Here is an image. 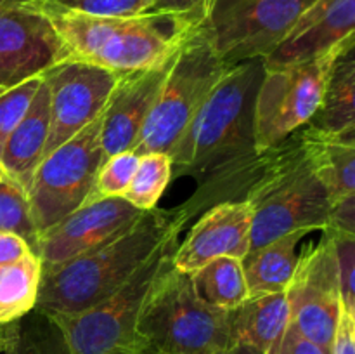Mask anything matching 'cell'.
<instances>
[{
  "label": "cell",
  "instance_id": "1",
  "mask_svg": "<svg viewBox=\"0 0 355 354\" xmlns=\"http://www.w3.org/2000/svg\"><path fill=\"white\" fill-rule=\"evenodd\" d=\"M262 76V59L229 66L170 149L172 169L198 180L187 200L198 210L243 200L259 174L263 155H257L253 113Z\"/></svg>",
  "mask_w": 355,
  "mask_h": 354
},
{
  "label": "cell",
  "instance_id": "2",
  "mask_svg": "<svg viewBox=\"0 0 355 354\" xmlns=\"http://www.w3.org/2000/svg\"><path fill=\"white\" fill-rule=\"evenodd\" d=\"M189 201L179 208H153L87 252L42 267L35 309L44 316H73L99 304L198 214Z\"/></svg>",
  "mask_w": 355,
  "mask_h": 354
},
{
  "label": "cell",
  "instance_id": "3",
  "mask_svg": "<svg viewBox=\"0 0 355 354\" xmlns=\"http://www.w3.org/2000/svg\"><path fill=\"white\" fill-rule=\"evenodd\" d=\"M68 59L90 62L123 76L172 58L198 23L165 12L132 17H94L49 12Z\"/></svg>",
  "mask_w": 355,
  "mask_h": 354
},
{
  "label": "cell",
  "instance_id": "4",
  "mask_svg": "<svg viewBox=\"0 0 355 354\" xmlns=\"http://www.w3.org/2000/svg\"><path fill=\"white\" fill-rule=\"evenodd\" d=\"M243 200L252 212V248L293 231H322L331 198L302 148L298 130L263 153Z\"/></svg>",
  "mask_w": 355,
  "mask_h": 354
},
{
  "label": "cell",
  "instance_id": "5",
  "mask_svg": "<svg viewBox=\"0 0 355 354\" xmlns=\"http://www.w3.org/2000/svg\"><path fill=\"white\" fill-rule=\"evenodd\" d=\"M139 333L148 349L159 354H222L236 344L231 311L207 304L191 274L172 264L149 292Z\"/></svg>",
  "mask_w": 355,
  "mask_h": 354
},
{
  "label": "cell",
  "instance_id": "6",
  "mask_svg": "<svg viewBox=\"0 0 355 354\" xmlns=\"http://www.w3.org/2000/svg\"><path fill=\"white\" fill-rule=\"evenodd\" d=\"M179 235L170 236L116 292L73 316H47L64 339L68 354H148L139 319L163 271L172 264Z\"/></svg>",
  "mask_w": 355,
  "mask_h": 354
},
{
  "label": "cell",
  "instance_id": "7",
  "mask_svg": "<svg viewBox=\"0 0 355 354\" xmlns=\"http://www.w3.org/2000/svg\"><path fill=\"white\" fill-rule=\"evenodd\" d=\"M229 66L196 24L177 49L172 68L132 151L139 156L146 153L168 155Z\"/></svg>",
  "mask_w": 355,
  "mask_h": 354
},
{
  "label": "cell",
  "instance_id": "8",
  "mask_svg": "<svg viewBox=\"0 0 355 354\" xmlns=\"http://www.w3.org/2000/svg\"><path fill=\"white\" fill-rule=\"evenodd\" d=\"M355 37L312 61L263 68L255 97V149L263 155L312 120L321 104L329 69Z\"/></svg>",
  "mask_w": 355,
  "mask_h": 354
},
{
  "label": "cell",
  "instance_id": "9",
  "mask_svg": "<svg viewBox=\"0 0 355 354\" xmlns=\"http://www.w3.org/2000/svg\"><path fill=\"white\" fill-rule=\"evenodd\" d=\"M101 124L103 113L49 153L38 165L28 189L38 235L85 205L92 196L97 172L104 163Z\"/></svg>",
  "mask_w": 355,
  "mask_h": 354
},
{
  "label": "cell",
  "instance_id": "10",
  "mask_svg": "<svg viewBox=\"0 0 355 354\" xmlns=\"http://www.w3.org/2000/svg\"><path fill=\"white\" fill-rule=\"evenodd\" d=\"M314 0H214L200 23L227 65L263 59Z\"/></svg>",
  "mask_w": 355,
  "mask_h": 354
},
{
  "label": "cell",
  "instance_id": "11",
  "mask_svg": "<svg viewBox=\"0 0 355 354\" xmlns=\"http://www.w3.org/2000/svg\"><path fill=\"white\" fill-rule=\"evenodd\" d=\"M120 78L110 69L76 59H66L44 73L49 89V137L44 158L103 113Z\"/></svg>",
  "mask_w": 355,
  "mask_h": 354
},
{
  "label": "cell",
  "instance_id": "12",
  "mask_svg": "<svg viewBox=\"0 0 355 354\" xmlns=\"http://www.w3.org/2000/svg\"><path fill=\"white\" fill-rule=\"evenodd\" d=\"M290 325L300 335L329 351L336 321L342 312L335 252L331 236L322 231L321 242L298 257L286 288Z\"/></svg>",
  "mask_w": 355,
  "mask_h": 354
},
{
  "label": "cell",
  "instance_id": "13",
  "mask_svg": "<svg viewBox=\"0 0 355 354\" xmlns=\"http://www.w3.org/2000/svg\"><path fill=\"white\" fill-rule=\"evenodd\" d=\"M68 58L47 14L26 2L0 0V94Z\"/></svg>",
  "mask_w": 355,
  "mask_h": 354
},
{
  "label": "cell",
  "instance_id": "14",
  "mask_svg": "<svg viewBox=\"0 0 355 354\" xmlns=\"http://www.w3.org/2000/svg\"><path fill=\"white\" fill-rule=\"evenodd\" d=\"M141 215L142 210L121 196L99 198L82 205L40 235L37 255L42 267L55 266L87 252L130 226Z\"/></svg>",
  "mask_w": 355,
  "mask_h": 354
},
{
  "label": "cell",
  "instance_id": "15",
  "mask_svg": "<svg viewBox=\"0 0 355 354\" xmlns=\"http://www.w3.org/2000/svg\"><path fill=\"white\" fill-rule=\"evenodd\" d=\"M252 246V212L245 200L218 201L189 229L173 252L172 266L193 274L218 257L245 259Z\"/></svg>",
  "mask_w": 355,
  "mask_h": 354
},
{
  "label": "cell",
  "instance_id": "16",
  "mask_svg": "<svg viewBox=\"0 0 355 354\" xmlns=\"http://www.w3.org/2000/svg\"><path fill=\"white\" fill-rule=\"evenodd\" d=\"M355 31V0H314L286 37L262 59L263 68L312 61L342 45Z\"/></svg>",
  "mask_w": 355,
  "mask_h": 354
},
{
  "label": "cell",
  "instance_id": "17",
  "mask_svg": "<svg viewBox=\"0 0 355 354\" xmlns=\"http://www.w3.org/2000/svg\"><path fill=\"white\" fill-rule=\"evenodd\" d=\"M173 56L162 65L128 73L118 80L103 111L101 148L104 160L116 153L128 151L135 144L172 68Z\"/></svg>",
  "mask_w": 355,
  "mask_h": 354
},
{
  "label": "cell",
  "instance_id": "18",
  "mask_svg": "<svg viewBox=\"0 0 355 354\" xmlns=\"http://www.w3.org/2000/svg\"><path fill=\"white\" fill-rule=\"evenodd\" d=\"M42 281V260L23 238L0 233V325L33 311Z\"/></svg>",
  "mask_w": 355,
  "mask_h": 354
},
{
  "label": "cell",
  "instance_id": "19",
  "mask_svg": "<svg viewBox=\"0 0 355 354\" xmlns=\"http://www.w3.org/2000/svg\"><path fill=\"white\" fill-rule=\"evenodd\" d=\"M44 76V75H42ZM49 137V89L45 80L38 87L30 110L9 134L0 149V163L9 179L28 193L35 172L44 158Z\"/></svg>",
  "mask_w": 355,
  "mask_h": 354
},
{
  "label": "cell",
  "instance_id": "20",
  "mask_svg": "<svg viewBox=\"0 0 355 354\" xmlns=\"http://www.w3.org/2000/svg\"><path fill=\"white\" fill-rule=\"evenodd\" d=\"M302 148L333 201L355 193V132L329 134L312 125L298 130Z\"/></svg>",
  "mask_w": 355,
  "mask_h": 354
},
{
  "label": "cell",
  "instance_id": "21",
  "mask_svg": "<svg viewBox=\"0 0 355 354\" xmlns=\"http://www.w3.org/2000/svg\"><path fill=\"white\" fill-rule=\"evenodd\" d=\"M236 342L246 344L262 354H277L290 328L286 292L248 297L231 311Z\"/></svg>",
  "mask_w": 355,
  "mask_h": 354
},
{
  "label": "cell",
  "instance_id": "22",
  "mask_svg": "<svg viewBox=\"0 0 355 354\" xmlns=\"http://www.w3.org/2000/svg\"><path fill=\"white\" fill-rule=\"evenodd\" d=\"M305 235L309 233H288L246 253L243 259V269L250 297L286 292L298 262L297 245Z\"/></svg>",
  "mask_w": 355,
  "mask_h": 354
},
{
  "label": "cell",
  "instance_id": "23",
  "mask_svg": "<svg viewBox=\"0 0 355 354\" xmlns=\"http://www.w3.org/2000/svg\"><path fill=\"white\" fill-rule=\"evenodd\" d=\"M354 42L345 45L329 69L321 104L307 125L329 134L355 132V58Z\"/></svg>",
  "mask_w": 355,
  "mask_h": 354
},
{
  "label": "cell",
  "instance_id": "24",
  "mask_svg": "<svg viewBox=\"0 0 355 354\" xmlns=\"http://www.w3.org/2000/svg\"><path fill=\"white\" fill-rule=\"evenodd\" d=\"M191 280L196 294L214 307L232 311L250 297L243 260L234 257L214 259L194 271Z\"/></svg>",
  "mask_w": 355,
  "mask_h": 354
},
{
  "label": "cell",
  "instance_id": "25",
  "mask_svg": "<svg viewBox=\"0 0 355 354\" xmlns=\"http://www.w3.org/2000/svg\"><path fill=\"white\" fill-rule=\"evenodd\" d=\"M172 179V162L166 153H146L139 156V165L121 198L142 212L156 208L163 191Z\"/></svg>",
  "mask_w": 355,
  "mask_h": 354
},
{
  "label": "cell",
  "instance_id": "26",
  "mask_svg": "<svg viewBox=\"0 0 355 354\" xmlns=\"http://www.w3.org/2000/svg\"><path fill=\"white\" fill-rule=\"evenodd\" d=\"M0 233L23 238L37 252L38 235L28 193L9 177L0 180Z\"/></svg>",
  "mask_w": 355,
  "mask_h": 354
},
{
  "label": "cell",
  "instance_id": "27",
  "mask_svg": "<svg viewBox=\"0 0 355 354\" xmlns=\"http://www.w3.org/2000/svg\"><path fill=\"white\" fill-rule=\"evenodd\" d=\"M42 12H69L94 17H132L151 12L156 0H21Z\"/></svg>",
  "mask_w": 355,
  "mask_h": 354
},
{
  "label": "cell",
  "instance_id": "28",
  "mask_svg": "<svg viewBox=\"0 0 355 354\" xmlns=\"http://www.w3.org/2000/svg\"><path fill=\"white\" fill-rule=\"evenodd\" d=\"M137 165L139 155H135L132 149L116 153V155L104 160L99 172H97L92 196L89 201L99 200V198L123 196L135 170H137Z\"/></svg>",
  "mask_w": 355,
  "mask_h": 354
},
{
  "label": "cell",
  "instance_id": "29",
  "mask_svg": "<svg viewBox=\"0 0 355 354\" xmlns=\"http://www.w3.org/2000/svg\"><path fill=\"white\" fill-rule=\"evenodd\" d=\"M42 82H44V76H35L0 94V149L10 132L28 113Z\"/></svg>",
  "mask_w": 355,
  "mask_h": 354
},
{
  "label": "cell",
  "instance_id": "30",
  "mask_svg": "<svg viewBox=\"0 0 355 354\" xmlns=\"http://www.w3.org/2000/svg\"><path fill=\"white\" fill-rule=\"evenodd\" d=\"M328 235L331 236L333 252H335L342 305L347 312L355 316V235H342V233H328Z\"/></svg>",
  "mask_w": 355,
  "mask_h": 354
},
{
  "label": "cell",
  "instance_id": "31",
  "mask_svg": "<svg viewBox=\"0 0 355 354\" xmlns=\"http://www.w3.org/2000/svg\"><path fill=\"white\" fill-rule=\"evenodd\" d=\"M3 354H68V349H66L64 339H62L61 332H59V328L55 325L52 328L51 335L42 337V339L37 335L23 337L21 328L17 326L16 339H14L12 346Z\"/></svg>",
  "mask_w": 355,
  "mask_h": 354
},
{
  "label": "cell",
  "instance_id": "32",
  "mask_svg": "<svg viewBox=\"0 0 355 354\" xmlns=\"http://www.w3.org/2000/svg\"><path fill=\"white\" fill-rule=\"evenodd\" d=\"M322 231L355 235V193L333 201L329 208L328 224Z\"/></svg>",
  "mask_w": 355,
  "mask_h": 354
},
{
  "label": "cell",
  "instance_id": "33",
  "mask_svg": "<svg viewBox=\"0 0 355 354\" xmlns=\"http://www.w3.org/2000/svg\"><path fill=\"white\" fill-rule=\"evenodd\" d=\"M214 0H156V12L173 14L200 24L207 17Z\"/></svg>",
  "mask_w": 355,
  "mask_h": 354
},
{
  "label": "cell",
  "instance_id": "34",
  "mask_svg": "<svg viewBox=\"0 0 355 354\" xmlns=\"http://www.w3.org/2000/svg\"><path fill=\"white\" fill-rule=\"evenodd\" d=\"M329 354H355V316L342 307Z\"/></svg>",
  "mask_w": 355,
  "mask_h": 354
},
{
  "label": "cell",
  "instance_id": "35",
  "mask_svg": "<svg viewBox=\"0 0 355 354\" xmlns=\"http://www.w3.org/2000/svg\"><path fill=\"white\" fill-rule=\"evenodd\" d=\"M277 354H329V351L322 349L321 346L305 339L290 325Z\"/></svg>",
  "mask_w": 355,
  "mask_h": 354
},
{
  "label": "cell",
  "instance_id": "36",
  "mask_svg": "<svg viewBox=\"0 0 355 354\" xmlns=\"http://www.w3.org/2000/svg\"><path fill=\"white\" fill-rule=\"evenodd\" d=\"M17 326H19L17 321L9 323V325H0V354H3L12 346L17 335Z\"/></svg>",
  "mask_w": 355,
  "mask_h": 354
},
{
  "label": "cell",
  "instance_id": "37",
  "mask_svg": "<svg viewBox=\"0 0 355 354\" xmlns=\"http://www.w3.org/2000/svg\"><path fill=\"white\" fill-rule=\"evenodd\" d=\"M222 354H262V353L257 349H253V347L246 346V344L236 342L234 346H231L227 351H224Z\"/></svg>",
  "mask_w": 355,
  "mask_h": 354
},
{
  "label": "cell",
  "instance_id": "38",
  "mask_svg": "<svg viewBox=\"0 0 355 354\" xmlns=\"http://www.w3.org/2000/svg\"><path fill=\"white\" fill-rule=\"evenodd\" d=\"M3 177H6V172H3V169H2V163H0V180H2Z\"/></svg>",
  "mask_w": 355,
  "mask_h": 354
},
{
  "label": "cell",
  "instance_id": "39",
  "mask_svg": "<svg viewBox=\"0 0 355 354\" xmlns=\"http://www.w3.org/2000/svg\"><path fill=\"white\" fill-rule=\"evenodd\" d=\"M153 354H159V353H153Z\"/></svg>",
  "mask_w": 355,
  "mask_h": 354
},
{
  "label": "cell",
  "instance_id": "40",
  "mask_svg": "<svg viewBox=\"0 0 355 354\" xmlns=\"http://www.w3.org/2000/svg\"><path fill=\"white\" fill-rule=\"evenodd\" d=\"M17 2H21V0H17Z\"/></svg>",
  "mask_w": 355,
  "mask_h": 354
}]
</instances>
